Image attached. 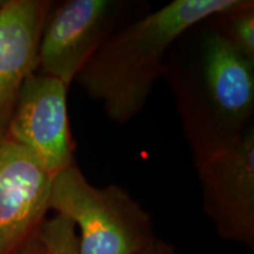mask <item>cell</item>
I'll return each mask as SVG.
<instances>
[{
    "mask_svg": "<svg viewBox=\"0 0 254 254\" xmlns=\"http://www.w3.org/2000/svg\"><path fill=\"white\" fill-rule=\"evenodd\" d=\"M211 18L178 38L163 73L195 167L236 144L252 126L254 112V63L231 45Z\"/></svg>",
    "mask_w": 254,
    "mask_h": 254,
    "instance_id": "obj_1",
    "label": "cell"
},
{
    "mask_svg": "<svg viewBox=\"0 0 254 254\" xmlns=\"http://www.w3.org/2000/svg\"><path fill=\"white\" fill-rule=\"evenodd\" d=\"M244 0H173L129 21L95 50L74 81L100 101L109 119L125 124L141 112L171 47L200 21L241 5Z\"/></svg>",
    "mask_w": 254,
    "mask_h": 254,
    "instance_id": "obj_2",
    "label": "cell"
},
{
    "mask_svg": "<svg viewBox=\"0 0 254 254\" xmlns=\"http://www.w3.org/2000/svg\"><path fill=\"white\" fill-rule=\"evenodd\" d=\"M50 209L79 227V254H138L155 240L147 212L117 185L95 187L73 164L52 177Z\"/></svg>",
    "mask_w": 254,
    "mask_h": 254,
    "instance_id": "obj_3",
    "label": "cell"
},
{
    "mask_svg": "<svg viewBox=\"0 0 254 254\" xmlns=\"http://www.w3.org/2000/svg\"><path fill=\"white\" fill-rule=\"evenodd\" d=\"M127 0H67L51 7L41 31L37 71L67 86L95 50L131 17Z\"/></svg>",
    "mask_w": 254,
    "mask_h": 254,
    "instance_id": "obj_4",
    "label": "cell"
},
{
    "mask_svg": "<svg viewBox=\"0 0 254 254\" xmlns=\"http://www.w3.org/2000/svg\"><path fill=\"white\" fill-rule=\"evenodd\" d=\"M68 88L60 79L31 73L19 91L6 134L30 152L52 177L75 164L67 113Z\"/></svg>",
    "mask_w": 254,
    "mask_h": 254,
    "instance_id": "obj_5",
    "label": "cell"
},
{
    "mask_svg": "<svg viewBox=\"0 0 254 254\" xmlns=\"http://www.w3.org/2000/svg\"><path fill=\"white\" fill-rule=\"evenodd\" d=\"M198 170L206 214L219 236L254 249V127Z\"/></svg>",
    "mask_w": 254,
    "mask_h": 254,
    "instance_id": "obj_6",
    "label": "cell"
},
{
    "mask_svg": "<svg viewBox=\"0 0 254 254\" xmlns=\"http://www.w3.org/2000/svg\"><path fill=\"white\" fill-rule=\"evenodd\" d=\"M52 176L20 145L0 140V254H14L50 211Z\"/></svg>",
    "mask_w": 254,
    "mask_h": 254,
    "instance_id": "obj_7",
    "label": "cell"
},
{
    "mask_svg": "<svg viewBox=\"0 0 254 254\" xmlns=\"http://www.w3.org/2000/svg\"><path fill=\"white\" fill-rule=\"evenodd\" d=\"M53 2L50 0H0V140L25 79L37 71L41 31Z\"/></svg>",
    "mask_w": 254,
    "mask_h": 254,
    "instance_id": "obj_8",
    "label": "cell"
},
{
    "mask_svg": "<svg viewBox=\"0 0 254 254\" xmlns=\"http://www.w3.org/2000/svg\"><path fill=\"white\" fill-rule=\"evenodd\" d=\"M211 20L240 55L254 63V1L244 0L237 7L213 15Z\"/></svg>",
    "mask_w": 254,
    "mask_h": 254,
    "instance_id": "obj_9",
    "label": "cell"
},
{
    "mask_svg": "<svg viewBox=\"0 0 254 254\" xmlns=\"http://www.w3.org/2000/svg\"><path fill=\"white\" fill-rule=\"evenodd\" d=\"M37 238L45 254H79L74 224L63 215L56 214L41 222Z\"/></svg>",
    "mask_w": 254,
    "mask_h": 254,
    "instance_id": "obj_10",
    "label": "cell"
},
{
    "mask_svg": "<svg viewBox=\"0 0 254 254\" xmlns=\"http://www.w3.org/2000/svg\"><path fill=\"white\" fill-rule=\"evenodd\" d=\"M138 254H176V252H174L172 247L165 244L164 241L154 240L153 243L150 244Z\"/></svg>",
    "mask_w": 254,
    "mask_h": 254,
    "instance_id": "obj_11",
    "label": "cell"
},
{
    "mask_svg": "<svg viewBox=\"0 0 254 254\" xmlns=\"http://www.w3.org/2000/svg\"><path fill=\"white\" fill-rule=\"evenodd\" d=\"M14 254H45V252H44L43 246H41L40 241L38 240L36 234L30 240L26 241Z\"/></svg>",
    "mask_w": 254,
    "mask_h": 254,
    "instance_id": "obj_12",
    "label": "cell"
}]
</instances>
